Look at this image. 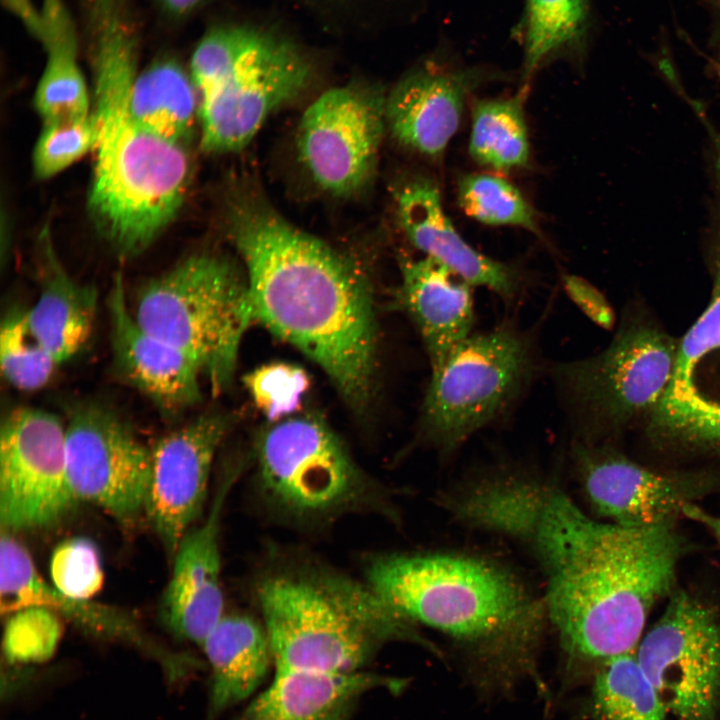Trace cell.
<instances>
[{"label":"cell","instance_id":"1","mask_svg":"<svg viewBox=\"0 0 720 720\" xmlns=\"http://www.w3.org/2000/svg\"><path fill=\"white\" fill-rule=\"evenodd\" d=\"M227 224L246 268L253 319L319 365L352 406H364L377 333L357 263L288 222L253 190L233 198Z\"/></svg>","mask_w":720,"mask_h":720},{"label":"cell","instance_id":"2","mask_svg":"<svg viewBox=\"0 0 720 720\" xmlns=\"http://www.w3.org/2000/svg\"><path fill=\"white\" fill-rule=\"evenodd\" d=\"M88 22L96 125L89 210L105 239L128 257L145 250L176 216L190 163L183 145L155 135L131 112L137 36L127 11L104 5Z\"/></svg>","mask_w":720,"mask_h":720},{"label":"cell","instance_id":"3","mask_svg":"<svg viewBox=\"0 0 720 720\" xmlns=\"http://www.w3.org/2000/svg\"><path fill=\"white\" fill-rule=\"evenodd\" d=\"M684 550L673 523L596 521L543 570L547 620L567 655L601 664L634 651L651 608L672 592Z\"/></svg>","mask_w":720,"mask_h":720},{"label":"cell","instance_id":"4","mask_svg":"<svg viewBox=\"0 0 720 720\" xmlns=\"http://www.w3.org/2000/svg\"><path fill=\"white\" fill-rule=\"evenodd\" d=\"M369 586L400 616L498 667L530 666L547 620L544 599L495 561L455 552L390 553L366 568Z\"/></svg>","mask_w":720,"mask_h":720},{"label":"cell","instance_id":"5","mask_svg":"<svg viewBox=\"0 0 720 720\" xmlns=\"http://www.w3.org/2000/svg\"><path fill=\"white\" fill-rule=\"evenodd\" d=\"M257 592L275 672L363 671L380 648L394 641L439 653L368 583L336 572L301 568L273 573Z\"/></svg>","mask_w":720,"mask_h":720},{"label":"cell","instance_id":"6","mask_svg":"<svg viewBox=\"0 0 720 720\" xmlns=\"http://www.w3.org/2000/svg\"><path fill=\"white\" fill-rule=\"evenodd\" d=\"M133 304L136 320L184 352L214 394L230 384L254 320L247 278L232 261L191 255L142 285Z\"/></svg>","mask_w":720,"mask_h":720},{"label":"cell","instance_id":"7","mask_svg":"<svg viewBox=\"0 0 720 720\" xmlns=\"http://www.w3.org/2000/svg\"><path fill=\"white\" fill-rule=\"evenodd\" d=\"M536 328L511 320L471 333L431 369L420 433L442 458L512 412L539 370Z\"/></svg>","mask_w":720,"mask_h":720},{"label":"cell","instance_id":"8","mask_svg":"<svg viewBox=\"0 0 720 720\" xmlns=\"http://www.w3.org/2000/svg\"><path fill=\"white\" fill-rule=\"evenodd\" d=\"M678 342L648 320L621 325L593 356L554 365L551 376L576 439L596 437L651 415L672 380Z\"/></svg>","mask_w":720,"mask_h":720},{"label":"cell","instance_id":"9","mask_svg":"<svg viewBox=\"0 0 720 720\" xmlns=\"http://www.w3.org/2000/svg\"><path fill=\"white\" fill-rule=\"evenodd\" d=\"M261 488L279 509L320 517L358 504L367 482L342 441L317 417L283 419L256 440Z\"/></svg>","mask_w":720,"mask_h":720},{"label":"cell","instance_id":"10","mask_svg":"<svg viewBox=\"0 0 720 720\" xmlns=\"http://www.w3.org/2000/svg\"><path fill=\"white\" fill-rule=\"evenodd\" d=\"M311 66L288 43L241 28L236 54L200 95L201 146L209 153L245 147L271 112L299 95Z\"/></svg>","mask_w":720,"mask_h":720},{"label":"cell","instance_id":"11","mask_svg":"<svg viewBox=\"0 0 720 720\" xmlns=\"http://www.w3.org/2000/svg\"><path fill=\"white\" fill-rule=\"evenodd\" d=\"M638 662L677 720H715L720 704V618L682 591L643 637Z\"/></svg>","mask_w":720,"mask_h":720},{"label":"cell","instance_id":"12","mask_svg":"<svg viewBox=\"0 0 720 720\" xmlns=\"http://www.w3.org/2000/svg\"><path fill=\"white\" fill-rule=\"evenodd\" d=\"M65 422L33 407L11 410L0 430V524L18 532L52 526L79 502L67 476Z\"/></svg>","mask_w":720,"mask_h":720},{"label":"cell","instance_id":"13","mask_svg":"<svg viewBox=\"0 0 720 720\" xmlns=\"http://www.w3.org/2000/svg\"><path fill=\"white\" fill-rule=\"evenodd\" d=\"M66 470L78 501L90 502L122 523L145 511L151 450L118 412L96 401L69 410Z\"/></svg>","mask_w":720,"mask_h":720},{"label":"cell","instance_id":"14","mask_svg":"<svg viewBox=\"0 0 720 720\" xmlns=\"http://www.w3.org/2000/svg\"><path fill=\"white\" fill-rule=\"evenodd\" d=\"M386 123V99L359 86L330 89L304 112L296 147L312 180L337 196L372 180Z\"/></svg>","mask_w":720,"mask_h":720},{"label":"cell","instance_id":"15","mask_svg":"<svg viewBox=\"0 0 720 720\" xmlns=\"http://www.w3.org/2000/svg\"><path fill=\"white\" fill-rule=\"evenodd\" d=\"M713 224L712 298L678 342L674 374L648 432L663 444L720 452V207Z\"/></svg>","mask_w":720,"mask_h":720},{"label":"cell","instance_id":"16","mask_svg":"<svg viewBox=\"0 0 720 720\" xmlns=\"http://www.w3.org/2000/svg\"><path fill=\"white\" fill-rule=\"evenodd\" d=\"M570 457L585 499L621 526L673 523L685 504L720 489L719 472L656 471L598 442L574 440Z\"/></svg>","mask_w":720,"mask_h":720},{"label":"cell","instance_id":"17","mask_svg":"<svg viewBox=\"0 0 720 720\" xmlns=\"http://www.w3.org/2000/svg\"><path fill=\"white\" fill-rule=\"evenodd\" d=\"M231 424L206 413L159 438L151 450L144 513L164 548L174 555L205 504L213 461Z\"/></svg>","mask_w":720,"mask_h":720},{"label":"cell","instance_id":"18","mask_svg":"<svg viewBox=\"0 0 720 720\" xmlns=\"http://www.w3.org/2000/svg\"><path fill=\"white\" fill-rule=\"evenodd\" d=\"M560 488L540 473L500 464L447 488L440 493L439 503L463 526L510 538L530 549Z\"/></svg>","mask_w":720,"mask_h":720},{"label":"cell","instance_id":"19","mask_svg":"<svg viewBox=\"0 0 720 720\" xmlns=\"http://www.w3.org/2000/svg\"><path fill=\"white\" fill-rule=\"evenodd\" d=\"M107 304L112 357L121 377L168 415L198 404L202 398L200 369L184 352L136 320L121 274L113 280Z\"/></svg>","mask_w":720,"mask_h":720},{"label":"cell","instance_id":"20","mask_svg":"<svg viewBox=\"0 0 720 720\" xmlns=\"http://www.w3.org/2000/svg\"><path fill=\"white\" fill-rule=\"evenodd\" d=\"M234 474L223 479L209 515L189 530L174 553V566L161 601V618L180 639L201 645L223 614L219 532Z\"/></svg>","mask_w":720,"mask_h":720},{"label":"cell","instance_id":"21","mask_svg":"<svg viewBox=\"0 0 720 720\" xmlns=\"http://www.w3.org/2000/svg\"><path fill=\"white\" fill-rule=\"evenodd\" d=\"M395 199L401 227L423 256L505 302L518 298L523 287L519 271L482 254L464 240L443 209L436 183L429 178H413L397 189Z\"/></svg>","mask_w":720,"mask_h":720},{"label":"cell","instance_id":"22","mask_svg":"<svg viewBox=\"0 0 720 720\" xmlns=\"http://www.w3.org/2000/svg\"><path fill=\"white\" fill-rule=\"evenodd\" d=\"M29 606H43L78 625L82 630L116 640L146 652L153 640L125 612L78 600L59 592L38 573L28 551L11 535L2 531L0 540V608L11 614Z\"/></svg>","mask_w":720,"mask_h":720},{"label":"cell","instance_id":"23","mask_svg":"<svg viewBox=\"0 0 720 720\" xmlns=\"http://www.w3.org/2000/svg\"><path fill=\"white\" fill-rule=\"evenodd\" d=\"M400 264L401 302L422 339L433 369L473 333V287L425 256L406 258Z\"/></svg>","mask_w":720,"mask_h":720},{"label":"cell","instance_id":"24","mask_svg":"<svg viewBox=\"0 0 720 720\" xmlns=\"http://www.w3.org/2000/svg\"><path fill=\"white\" fill-rule=\"evenodd\" d=\"M465 73L424 69L401 81L386 99V123L403 146L437 158L458 129L471 87Z\"/></svg>","mask_w":720,"mask_h":720},{"label":"cell","instance_id":"25","mask_svg":"<svg viewBox=\"0 0 720 720\" xmlns=\"http://www.w3.org/2000/svg\"><path fill=\"white\" fill-rule=\"evenodd\" d=\"M406 681L377 673L276 672L272 683L237 720H349L370 691L399 693Z\"/></svg>","mask_w":720,"mask_h":720},{"label":"cell","instance_id":"26","mask_svg":"<svg viewBox=\"0 0 720 720\" xmlns=\"http://www.w3.org/2000/svg\"><path fill=\"white\" fill-rule=\"evenodd\" d=\"M16 15L43 43L47 53L34 96V105L43 123L89 116V96L77 62L75 28L63 1L43 0L41 10L26 1Z\"/></svg>","mask_w":720,"mask_h":720},{"label":"cell","instance_id":"27","mask_svg":"<svg viewBox=\"0 0 720 720\" xmlns=\"http://www.w3.org/2000/svg\"><path fill=\"white\" fill-rule=\"evenodd\" d=\"M201 646L211 670V717L252 695L273 662L264 625L248 615H223Z\"/></svg>","mask_w":720,"mask_h":720},{"label":"cell","instance_id":"28","mask_svg":"<svg viewBox=\"0 0 720 720\" xmlns=\"http://www.w3.org/2000/svg\"><path fill=\"white\" fill-rule=\"evenodd\" d=\"M40 293L26 310L34 335L60 365L75 356L91 336L97 309L95 288L64 270L45 238Z\"/></svg>","mask_w":720,"mask_h":720},{"label":"cell","instance_id":"29","mask_svg":"<svg viewBox=\"0 0 720 720\" xmlns=\"http://www.w3.org/2000/svg\"><path fill=\"white\" fill-rule=\"evenodd\" d=\"M174 60L164 58L137 74L130 108L135 119L155 135L184 144L196 113L195 87Z\"/></svg>","mask_w":720,"mask_h":720},{"label":"cell","instance_id":"30","mask_svg":"<svg viewBox=\"0 0 720 720\" xmlns=\"http://www.w3.org/2000/svg\"><path fill=\"white\" fill-rule=\"evenodd\" d=\"M525 92L477 101L472 110L469 152L479 164L508 172L525 167L530 147L524 116Z\"/></svg>","mask_w":720,"mask_h":720},{"label":"cell","instance_id":"31","mask_svg":"<svg viewBox=\"0 0 720 720\" xmlns=\"http://www.w3.org/2000/svg\"><path fill=\"white\" fill-rule=\"evenodd\" d=\"M591 696L596 720H666L667 709L641 668L635 650L600 664Z\"/></svg>","mask_w":720,"mask_h":720},{"label":"cell","instance_id":"32","mask_svg":"<svg viewBox=\"0 0 720 720\" xmlns=\"http://www.w3.org/2000/svg\"><path fill=\"white\" fill-rule=\"evenodd\" d=\"M587 18L588 0H527L525 78L549 57L577 48L583 40Z\"/></svg>","mask_w":720,"mask_h":720},{"label":"cell","instance_id":"33","mask_svg":"<svg viewBox=\"0 0 720 720\" xmlns=\"http://www.w3.org/2000/svg\"><path fill=\"white\" fill-rule=\"evenodd\" d=\"M459 206L474 220L493 226H513L538 233L536 213L520 190L498 175L472 173L457 185Z\"/></svg>","mask_w":720,"mask_h":720},{"label":"cell","instance_id":"34","mask_svg":"<svg viewBox=\"0 0 720 720\" xmlns=\"http://www.w3.org/2000/svg\"><path fill=\"white\" fill-rule=\"evenodd\" d=\"M59 366L30 329L26 310L8 311L0 327V367L3 377L22 391L45 386Z\"/></svg>","mask_w":720,"mask_h":720},{"label":"cell","instance_id":"35","mask_svg":"<svg viewBox=\"0 0 720 720\" xmlns=\"http://www.w3.org/2000/svg\"><path fill=\"white\" fill-rule=\"evenodd\" d=\"M3 633V653L10 664H38L55 653L62 636L60 615L43 606L11 613Z\"/></svg>","mask_w":720,"mask_h":720},{"label":"cell","instance_id":"36","mask_svg":"<svg viewBox=\"0 0 720 720\" xmlns=\"http://www.w3.org/2000/svg\"><path fill=\"white\" fill-rule=\"evenodd\" d=\"M244 383L257 408L269 421L278 422L300 407L310 379L301 367L274 362L247 374Z\"/></svg>","mask_w":720,"mask_h":720},{"label":"cell","instance_id":"37","mask_svg":"<svg viewBox=\"0 0 720 720\" xmlns=\"http://www.w3.org/2000/svg\"><path fill=\"white\" fill-rule=\"evenodd\" d=\"M95 139L92 113L76 120L43 123L32 156L35 175L39 179L55 176L93 149Z\"/></svg>","mask_w":720,"mask_h":720},{"label":"cell","instance_id":"38","mask_svg":"<svg viewBox=\"0 0 720 720\" xmlns=\"http://www.w3.org/2000/svg\"><path fill=\"white\" fill-rule=\"evenodd\" d=\"M52 585L62 594L90 600L103 586L104 573L96 544L86 537L60 543L50 560Z\"/></svg>","mask_w":720,"mask_h":720},{"label":"cell","instance_id":"39","mask_svg":"<svg viewBox=\"0 0 720 720\" xmlns=\"http://www.w3.org/2000/svg\"><path fill=\"white\" fill-rule=\"evenodd\" d=\"M562 285L570 300L596 325L611 329L615 324V314L606 297L584 278L564 274Z\"/></svg>","mask_w":720,"mask_h":720},{"label":"cell","instance_id":"40","mask_svg":"<svg viewBox=\"0 0 720 720\" xmlns=\"http://www.w3.org/2000/svg\"><path fill=\"white\" fill-rule=\"evenodd\" d=\"M682 515L705 526L720 545V516L709 514L694 503L682 507Z\"/></svg>","mask_w":720,"mask_h":720},{"label":"cell","instance_id":"41","mask_svg":"<svg viewBox=\"0 0 720 720\" xmlns=\"http://www.w3.org/2000/svg\"><path fill=\"white\" fill-rule=\"evenodd\" d=\"M162 6L175 15L192 11L202 0H159Z\"/></svg>","mask_w":720,"mask_h":720},{"label":"cell","instance_id":"42","mask_svg":"<svg viewBox=\"0 0 720 720\" xmlns=\"http://www.w3.org/2000/svg\"><path fill=\"white\" fill-rule=\"evenodd\" d=\"M712 68H713L715 75L720 80V43L718 45L716 55L712 61Z\"/></svg>","mask_w":720,"mask_h":720}]
</instances>
